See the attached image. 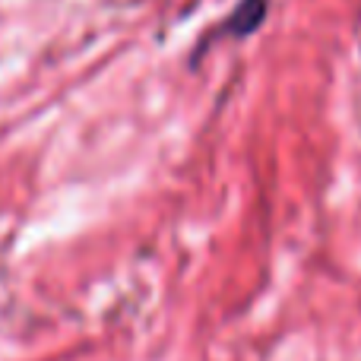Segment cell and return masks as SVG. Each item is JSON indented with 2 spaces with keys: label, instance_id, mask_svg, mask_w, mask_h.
I'll return each mask as SVG.
<instances>
[{
  "label": "cell",
  "instance_id": "cell-1",
  "mask_svg": "<svg viewBox=\"0 0 361 361\" xmlns=\"http://www.w3.org/2000/svg\"><path fill=\"white\" fill-rule=\"evenodd\" d=\"M267 10H269L267 0H241V4L231 10V16L222 23L219 32H222V35H231V38L254 35V32L263 25V19H267Z\"/></svg>",
  "mask_w": 361,
  "mask_h": 361
}]
</instances>
